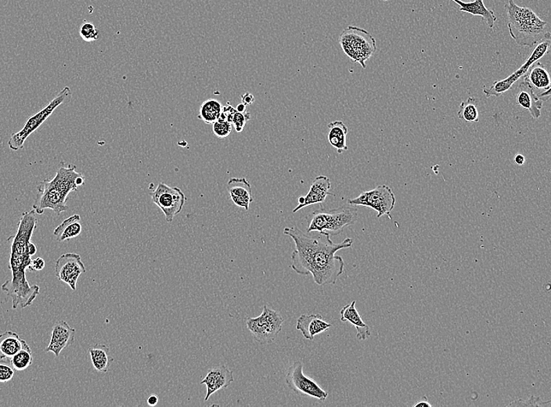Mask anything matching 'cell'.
<instances>
[{
	"label": "cell",
	"mask_w": 551,
	"mask_h": 407,
	"mask_svg": "<svg viewBox=\"0 0 551 407\" xmlns=\"http://www.w3.org/2000/svg\"><path fill=\"white\" fill-rule=\"evenodd\" d=\"M283 234L291 238L295 245L291 265L295 273L312 275L314 282L319 286L336 284L345 269L343 258L336 256V253L351 247L352 238L334 243L329 236L321 234L322 238H312L297 227H286Z\"/></svg>",
	"instance_id": "1"
},
{
	"label": "cell",
	"mask_w": 551,
	"mask_h": 407,
	"mask_svg": "<svg viewBox=\"0 0 551 407\" xmlns=\"http://www.w3.org/2000/svg\"><path fill=\"white\" fill-rule=\"evenodd\" d=\"M37 215L34 209L24 212L17 224L16 234L10 238L13 239L9 263L12 278L4 283L2 290L11 298L14 310L31 305L40 293L39 287L29 284L26 277V270L32 261L28 246L37 227Z\"/></svg>",
	"instance_id": "2"
},
{
	"label": "cell",
	"mask_w": 551,
	"mask_h": 407,
	"mask_svg": "<svg viewBox=\"0 0 551 407\" xmlns=\"http://www.w3.org/2000/svg\"><path fill=\"white\" fill-rule=\"evenodd\" d=\"M73 164L65 167L62 162L53 179L41 181L37 186L38 194L33 204V209L38 215L46 209H51L57 215L69 209L67 199L70 193L78 191L76 179L82 173L76 172Z\"/></svg>",
	"instance_id": "3"
},
{
	"label": "cell",
	"mask_w": 551,
	"mask_h": 407,
	"mask_svg": "<svg viewBox=\"0 0 551 407\" xmlns=\"http://www.w3.org/2000/svg\"><path fill=\"white\" fill-rule=\"evenodd\" d=\"M507 28L512 38L520 46L532 47L550 39L548 23L529 8L519 7L513 0L505 5Z\"/></svg>",
	"instance_id": "4"
},
{
	"label": "cell",
	"mask_w": 551,
	"mask_h": 407,
	"mask_svg": "<svg viewBox=\"0 0 551 407\" xmlns=\"http://www.w3.org/2000/svg\"><path fill=\"white\" fill-rule=\"evenodd\" d=\"M309 217L308 234L318 232L329 237H335L357 221L358 210L355 206L351 205L335 209L321 208L312 212Z\"/></svg>",
	"instance_id": "5"
},
{
	"label": "cell",
	"mask_w": 551,
	"mask_h": 407,
	"mask_svg": "<svg viewBox=\"0 0 551 407\" xmlns=\"http://www.w3.org/2000/svg\"><path fill=\"white\" fill-rule=\"evenodd\" d=\"M339 44L351 61L360 64L363 68H366V61L377 50L374 37L365 29L353 26L344 29L339 37Z\"/></svg>",
	"instance_id": "6"
},
{
	"label": "cell",
	"mask_w": 551,
	"mask_h": 407,
	"mask_svg": "<svg viewBox=\"0 0 551 407\" xmlns=\"http://www.w3.org/2000/svg\"><path fill=\"white\" fill-rule=\"evenodd\" d=\"M73 93L68 86H65L57 94L48 105L38 112V113L29 117L21 131L12 134L8 141V145L12 151L21 150L25 146L26 141L29 135L32 134L37 129L48 119L59 106L71 102Z\"/></svg>",
	"instance_id": "7"
},
{
	"label": "cell",
	"mask_w": 551,
	"mask_h": 407,
	"mask_svg": "<svg viewBox=\"0 0 551 407\" xmlns=\"http://www.w3.org/2000/svg\"><path fill=\"white\" fill-rule=\"evenodd\" d=\"M284 322L279 312L264 305L263 312L256 318H248L247 328L250 330L253 338L259 343L270 344L282 330Z\"/></svg>",
	"instance_id": "8"
},
{
	"label": "cell",
	"mask_w": 551,
	"mask_h": 407,
	"mask_svg": "<svg viewBox=\"0 0 551 407\" xmlns=\"http://www.w3.org/2000/svg\"><path fill=\"white\" fill-rule=\"evenodd\" d=\"M550 49V39L545 40L543 42L539 44L535 47L534 50L532 52L527 61L514 73L509 75L505 79L496 81L493 85L489 88H484L483 93L487 97H501L510 90H512L514 84L529 72L530 67L533 64L541 60V59L547 55Z\"/></svg>",
	"instance_id": "9"
},
{
	"label": "cell",
	"mask_w": 551,
	"mask_h": 407,
	"mask_svg": "<svg viewBox=\"0 0 551 407\" xmlns=\"http://www.w3.org/2000/svg\"><path fill=\"white\" fill-rule=\"evenodd\" d=\"M348 205L374 209L377 211V218L388 216L391 220V212L395 208V197L389 186L379 185L373 190L361 193L357 198L348 199Z\"/></svg>",
	"instance_id": "10"
},
{
	"label": "cell",
	"mask_w": 551,
	"mask_h": 407,
	"mask_svg": "<svg viewBox=\"0 0 551 407\" xmlns=\"http://www.w3.org/2000/svg\"><path fill=\"white\" fill-rule=\"evenodd\" d=\"M286 381L290 390L298 396L315 398L322 402L328 397V392L303 373V363L301 361H295L288 368Z\"/></svg>",
	"instance_id": "11"
},
{
	"label": "cell",
	"mask_w": 551,
	"mask_h": 407,
	"mask_svg": "<svg viewBox=\"0 0 551 407\" xmlns=\"http://www.w3.org/2000/svg\"><path fill=\"white\" fill-rule=\"evenodd\" d=\"M150 194L152 202L162 211L168 223L173 222L174 217L180 214L187 200L180 188L171 187L164 182H159L156 190Z\"/></svg>",
	"instance_id": "12"
},
{
	"label": "cell",
	"mask_w": 551,
	"mask_h": 407,
	"mask_svg": "<svg viewBox=\"0 0 551 407\" xmlns=\"http://www.w3.org/2000/svg\"><path fill=\"white\" fill-rule=\"evenodd\" d=\"M57 278L76 291L77 282L81 274L86 273V267L79 254L66 253L56 262Z\"/></svg>",
	"instance_id": "13"
},
{
	"label": "cell",
	"mask_w": 551,
	"mask_h": 407,
	"mask_svg": "<svg viewBox=\"0 0 551 407\" xmlns=\"http://www.w3.org/2000/svg\"><path fill=\"white\" fill-rule=\"evenodd\" d=\"M75 333V329L71 328L66 321H58L53 327L50 344L45 352H53L58 357L64 349L74 344Z\"/></svg>",
	"instance_id": "14"
},
{
	"label": "cell",
	"mask_w": 551,
	"mask_h": 407,
	"mask_svg": "<svg viewBox=\"0 0 551 407\" xmlns=\"http://www.w3.org/2000/svg\"><path fill=\"white\" fill-rule=\"evenodd\" d=\"M330 180L328 176H317L312 181L310 191L306 196L299 198V204L297 207L293 210V214L308 207V206L324 202L328 196H333V193H330Z\"/></svg>",
	"instance_id": "15"
},
{
	"label": "cell",
	"mask_w": 551,
	"mask_h": 407,
	"mask_svg": "<svg viewBox=\"0 0 551 407\" xmlns=\"http://www.w3.org/2000/svg\"><path fill=\"white\" fill-rule=\"evenodd\" d=\"M234 381V372L226 366H219L218 368L209 370L200 382L201 385H205L207 388L205 401H208L212 395L221 389L228 388Z\"/></svg>",
	"instance_id": "16"
},
{
	"label": "cell",
	"mask_w": 551,
	"mask_h": 407,
	"mask_svg": "<svg viewBox=\"0 0 551 407\" xmlns=\"http://www.w3.org/2000/svg\"><path fill=\"white\" fill-rule=\"evenodd\" d=\"M231 200L239 207L248 211L254 202L252 185L246 178H232L227 184Z\"/></svg>",
	"instance_id": "17"
},
{
	"label": "cell",
	"mask_w": 551,
	"mask_h": 407,
	"mask_svg": "<svg viewBox=\"0 0 551 407\" xmlns=\"http://www.w3.org/2000/svg\"><path fill=\"white\" fill-rule=\"evenodd\" d=\"M519 88V91L516 96L518 105L521 108L528 110L533 119H540L543 108V100L538 97L537 93L532 90V88L525 80L520 84Z\"/></svg>",
	"instance_id": "18"
},
{
	"label": "cell",
	"mask_w": 551,
	"mask_h": 407,
	"mask_svg": "<svg viewBox=\"0 0 551 407\" xmlns=\"http://www.w3.org/2000/svg\"><path fill=\"white\" fill-rule=\"evenodd\" d=\"M333 327L319 314H302L297 320L296 329L300 330L306 339L312 341L316 335L324 333Z\"/></svg>",
	"instance_id": "19"
},
{
	"label": "cell",
	"mask_w": 551,
	"mask_h": 407,
	"mask_svg": "<svg viewBox=\"0 0 551 407\" xmlns=\"http://www.w3.org/2000/svg\"><path fill=\"white\" fill-rule=\"evenodd\" d=\"M355 304L357 301L354 300L351 304L344 306L340 311V320L351 323L357 329V338L359 341H364L371 337V330L369 326L364 322Z\"/></svg>",
	"instance_id": "20"
},
{
	"label": "cell",
	"mask_w": 551,
	"mask_h": 407,
	"mask_svg": "<svg viewBox=\"0 0 551 407\" xmlns=\"http://www.w3.org/2000/svg\"><path fill=\"white\" fill-rule=\"evenodd\" d=\"M452 1L458 4L460 12L474 16L482 17L489 28H494L496 21V17L494 10L485 7L484 0H471L468 3L462 1V0H452Z\"/></svg>",
	"instance_id": "21"
},
{
	"label": "cell",
	"mask_w": 551,
	"mask_h": 407,
	"mask_svg": "<svg viewBox=\"0 0 551 407\" xmlns=\"http://www.w3.org/2000/svg\"><path fill=\"white\" fill-rule=\"evenodd\" d=\"M523 80L535 92L536 91H542L543 92L550 91L551 81L548 70L539 61L532 64Z\"/></svg>",
	"instance_id": "22"
},
{
	"label": "cell",
	"mask_w": 551,
	"mask_h": 407,
	"mask_svg": "<svg viewBox=\"0 0 551 407\" xmlns=\"http://www.w3.org/2000/svg\"><path fill=\"white\" fill-rule=\"evenodd\" d=\"M26 346L27 341L21 339L17 333L10 330L0 334V358L10 359Z\"/></svg>",
	"instance_id": "23"
},
{
	"label": "cell",
	"mask_w": 551,
	"mask_h": 407,
	"mask_svg": "<svg viewBox=\"0 0 551 407\" xmlns=\"http://www.w3.org/2000/svg\"><path fill=\"white\" fill-rule=\"evenodd\" d=\"M80 220V216L75 214L63 221L53 231L58 243L78 237L82 229Z\"/></svg>",
	"instance_id": "24"
},
{
	"label": "cell",
	"mask_w": 551,
	"mask_h": 407,
	"mask_svg": "<svg viewBox=\"0 0 551 407\" xmlns=\"http://www.w3.org/2000/svg\"><path fill=\"white\" fill-rule=\"evenodd\" d=\"M328 139L331 146L339 154L348 150L347 135L348 128L342 121H335L328 125Z\"/></svg>",
	"instance_id": "25"
},
{
	"label": "cell",
	"mask_w": 551,
	"mask_h": 407,
	"mask_svg": "<svg viewBox=\"0 0 551 407\" xmlns=\"http://www.w3.org/2000/svg\"><path fill=\"white\" fill-rule=\"evenodd\" d=\"M95 370L100 373H106L114 359L110 356V348L106 345L97 344L88 350Z\"/></svg>",
	"instance_id": "26"
},
{
	"label": "cell",
	"mask_w": 551,
	"mask_h": 407,
	"mask_svg": "<svg viewBox=\"0 0 551 407\" xmlns=\"http://www.w3.org/2000/svg\"><path fill=\"white\" fill-rule=\"evenodd\" d=\"M223 106L216 99H209L200 105L198 117L206 124H213L221 117Z\"/></svg>",
	"instance_id": "27"
},
{
	"label": "cell",
	"mask_w": 551,
	"mask_h": 407,
	"mask_svg": "<svg viewBox=\"0 0 551 407\" xmlns=\"http://www.w3.org/2000/svg\"><path fill=\"white\" fill-rule=\"evenodd\" d=\"M458 117L467 123H476L479 121L478 100L476 97H468L460 105Z\"/></svg>",
	"instance_id": "28"
},
{
	"label": "cell",
	"mask_w": 551,
	"mask_h": 407,
	"mask_svg": "<svg viewBox=\"0 0 551 407\" xmlns=\"http://www.w3.org/2000/svg\"><path fill=\"white\" fill-rule=\"evenodd\" d=\"M11 364L15 370L23 371L28 369L32 364L33 357L31 348L29 346L24 347L14 357L10 359Z\"/></svg>",
	"instance_id": "29"
},
{
	"label": "cell",
	"mask_w": 551,
	"mask_h": 407,
	"mask_svg": "<svg viewBox=\"0 0 551 407\" xmlns=\"http://www.w3.org/2000/svg\"><path fill=\"white\" fill-rule=\"evenodd\" d=\"M80 35L86 42L91 43L97 41L100 37L98 29L91 22H84L80 27Z\"/></svg>",
	"instance_id": "30"
},
{
	"label": "cell",
	"mask_w": 551,
	"mask_h": 407,
	"mask_svg": "<svg viewBox=\"0 0 551 407\" xmlns=\"http://www.w3.org/2000/svg\"><path fill=\"white\" fill-rule=\"evenodd\" d=\"M232 123L224 120H218L212 124L213 133L218 138L225 139L229 137L232 132Z\"/></svg>",
	"instance_id": "31"
},
{
	"label": "cell",
	"mask_w": 551,
	"mask_h": 407,
	"mask_svg": "<svg viewBox=\"0 0 551 407\" xmlns=\"http://www.w3.org/2000/svg\"><path fill=\"white\" fill-rule=\"evenodd\" d=\"M15 369L10 359L0 358V382L7 383L13 379Z\"/></svg>",
	"instance_id": "32"
},
{
	"label": "cell",
	"mask_w": 551,
	"mask_h": 407,
	"mask_svg": "<svg viewBox=\"0 0 551 407\" xmlns=\"http://www.w3.org/2000/svg\"><path fill=\"white\" fill-rule=\"evenodd\" d=\"M250 120L251 114L250 112L245 111L244 113H241V112L236 111L232 119V125L236 132L240 133L244 131L246 123Z\"/></svg>",
	"instance_id": "33"
},
{
	"label": "cell",
	"mask_w": 551,
	"mask_h": 407,
	"mask_svg": "<svg viewBox=\"0 0 551 407\" xmlns=\"http://www.w3.org/2000/svg\"><path fill=\"white\" fill-rule=\"evenodd\" d=\"M550 404V401H548V402H543V401H542L540 397H536L534 396H532L531 398L529 400H527V401H523V400H521V399L514 400V402H512L509 406H549Z\"/></svg>",
	"instance_id": "34"
},
{
	"label": "cell",
	"mask_w": 551,
	"mask_h": 407,
	"mask_svg": "<svg viewBox=\"0 0 551 407\" xmlns=\"http://www.w3.org/2000/svg\"><path fill=\"white\" fill-rule=\"evenodd\" d=\"M45 261L43 258L38 257L34 261H32L30 265H29L28 269L30 271H41L45 268Z\"/></svg>",
	"instance_id": "35"
},
{
	"label": "cell",
	"mask_w": 551,
	"mask_h": 407,
	"mask_svg": "<svg viewBox=\"0 0 551 407\" xmlns=\"http://www.w3.org/2000/svg\"><path fill=\"white\" fill-rule=\"evenodd\" d=\"M242 103L247 105H251L254 102V97L250 93H246L244 95L241 96Z\"/></svg>",
	"instance_id": "36"
},
{
	"label": "cell",
	"mask_w": 551,
	"mask_h": 407,
	"mask_svg": "<svg viewBox=\"0 0 551 407\" xmlns=\"http://www.w3.org/2000/svg\"><path fill=\"white\" fill-rule=\"evenodd\" d=\"M159 399L156 394H152L151 396L147 399V404L151 406H155L158 404Z\"/></svg>",
	"instance_id": "37"
},
{
	"label": "cell",
	"mask_w": 551,
	"mask_h": 407,
	"mask_svg": "<svg viewBox=\"0 0 551 407\" xmlns=\"http://www.w3.org/2000/svg\"><path fill=\"white\" fill-rule=\"evenodd\" d=\"M28 249L29 255H30L31 256H35V254H37V247L32 243V241L30 243L28 244Z\"/></svg>",
	"instance_id": "38"
},
{
	"label": "cell",
	"mask_w": 551,
	"mask_h": 407,
	"mask_svg": "<svg viewBox=\"0 0 551 407\" xmlns=\"http://www.w3.org/2000/svg\"><path fill=\"white\" fill-rule=\"evenodd\" d=\"M514 162H515V164H516L518 165H520V167H521V165H523L525 164V158L523 155H520V154L517 155L514 158Z\"/></svg>",
	"instance_id": "39"
},
{
	"label": "cell",
	"mask_w": 551,
	"mask_h": 407,
	"mask_svg": "<svg viewBox=\"0 0 551 407\" xmlns=\"http://www.w3.org/2000/svg\"><path fill=\"white\" fill-rule=\"evenodd\" d=\"M424 400L420 401L416 405H414V407H419V406H428L431 407L432 405L429 404L428 399L426 397H424Z\"/></svg>",
	"instance_id": "40"
},
{
	"label": "cell",
	"mask_w": 551,
	"mask_h": 407,
	"mask_svg": "<svg viewBox=\"0 0 551 407\" xmlns=\"http://www.w3.org/2000/svg\"><path fill=\"white\" fill-rule=\"evenodd\" d=\"M236 111L241 112V113H244L246 111V105L241 103L238 105V107L236 108Z\"/></svg>",
	"instance_id": "41"
},
{
	"label": "cell",
	"mask_w": 551,
	"mask_h": 407,
	"mask_svg": "<svg viewBox=\"0 0 551 407\" xmlns=\"http://www.w3.org/2000/svg\"><path fill=\"white\" fill-rule=\"evenodd\" d=\"M383 1H389V0H383Z\"/></svg>",
	"instance_id": "42"
}]
</instances>
